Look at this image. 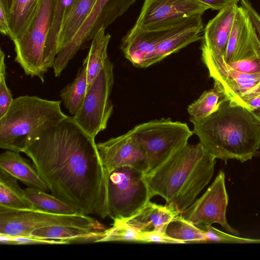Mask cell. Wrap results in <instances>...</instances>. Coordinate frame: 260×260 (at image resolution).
<instances>
[{
	"label": "cell",
	"mask_w": 260,
	"mask_h": 260,
	"mask_svg": "<svg viewBox=\"0 0 260 260\" xmlns=\"http://www.w3.org/2000/svg\"><path fill=\"white\" fill-rule=\"evenodd\" d=\"M94 138L68 116L22 152L28 156L52 194L80 214L108 215L109 174Z\"/></svg>",
	"instance_id": "1"
},
{
	"label": "cell",
	"mask_w": 260,
	"mask_h": 260,
	"mask_svg": "<svg viewBox=\"0 0 260 260\" xmlns=\"http://www.w3.org/2000/svg\"><path fill=\"white\" fill-rule=\"evenodd\" d=\"M216 159L200 142L187 143L144 174L151 198L161 196L181 214L211 180Z\"/></svg>",
	"instance_id": "2"
},
{
	"label": "cell",
	"mask_w": 260,
	"mask_h": 260,
	"mask_svg": "<svg viewBox=\"0 0 260 260\" xmlns=\"http://www.w3.org/2000/svg\"><path fill=\"white\" fill-rule=\"evenodd\" d=\"M193 133L216 158L245 162L260 147V117L253 111L229 101L203 118L191 117Z\"/></svg>",
	"instance_id": "3"
},
{
	"label": "cell",
	"mask_w": 260,
	"mask_h": 260,
	"mask_svg": "<svg viewBox=\"0 0 260 260\" xmlns=\"http://www.w3.org/2000/svg\"><path fill=\"white\" fill-rule=\"evenodd\" d=\"M61 102L34 95L14 99L0 117L1 148L22 152L45 132L68 116L61 109Z\"/></svg>",
	"instance_id": "4"
},
{
	"label": "cell",
	"mask_w": 260,
	"mask_h": 260,
	"mask_svg": "<svg viewBox=\"0 0 260 260\" xmlns=\"http://www.w3.org/2000/svg\"><path fill=\"white\" fill-rule=\"evenodd\" d=\"M54 0H41L38 12L27 30L12 41L16 54L15 61L25 74L37 77L42 83L49 67L46 46L52 21Z\"/></svg>",
	"instance_id": "5"
},
{
	"label": "cell",
	"mask_w": 260,
	"mask_h": 260,
	"mask_svg": "<svg viewBox=\"0 0 260 260\" xmlns=\"http://www.w3.org/2000/svg\"><path fill=\"white\" fill-rule=\"evenodd\" d=\"M131 131L146 152L148 162V172L156 168L172 154L186 145L193 133L186 123L173 121L170 118L141 123Z\"/></svg>",
	"instance_id": "6"
},
{
	"label": "cell",
	"mask_w": 260,
	"mask_h": 260,
	"mask_svg": "<svg viewBox=\"0 0 260 260\" xmlns=\"http://www.w3.org/2000/svg\"><path fill=\"white\" fill-rule=\"evenodd\" d=\"M54 226H71L104 231L105 226L82 214H59L34 209L16 210L0 207V234L30 237L35 230Z\"/></svg>",
	"instance_id": "7"
},
{
	"label": "cell",
	"mask_w": 260,
	"mask_h": 260,
	"mask_svg": "<svg viewBox=\"0 0 260 260\" xmlns=\"http://www.w3.org/2000/svg\"><path fill=\"white\" fill-rule=\"evenodd\" d=\"M151 199L143 172L124 167L109 173L107 204L108 215L113 220L130 217Z\"/></svg>",
	"instance_id": "8"
},
{
	"label": "cell",
	"mask_w": 260,
	"mask_h": 260,
	"mask_svg": "<svg viewBox=\"0 0 260 260\" xmlns=\"http://www.w3.org/2000/svg\"><path fill=\"white\" fill-rule=\"evenodd\" d=\"M201 50L202 60L214 80V87L223 93L231 103L245 108L247 101L260 94V74L235 70L223 55L203 43Z\"/></svg>",
	"instance_id": "9"
},
{
	"label": "cell",
	"mask_w": 260,
	"mask_h": 260,
	"mask_svg": "<svg viewBox=\"0 0 260 260\" xmlns=\"http://www.w3.org/2000/svg\"><path fill=\"white\" fill-rule=\"evenodd\" d=\"M113 83V66L108 59L87 89L81 106L73 116L82 129L93 138L107 128L113 112L110 95Z\"/></svg>",
	"instance_id": "10"
},
{
	"label": "cell",
	"mask_w": 260,
	"mask_h": 260,
	"mask_svg": "<svg viewBox=\"0 0 260 260\" xmlns=\"http://www.w3.org/2000/svg\"><path fill=\"white\" fill-rule=\"evenodd\" d=\"M210 7L197 0H144L132 27L156 30L175 25L192 17L202 15Z\"/></svg>",
	"instance_id": "11"
},
{
	"label": "cell",
	"mask_w": 260,
	"mask_h": 260,
	"mask_svg": "<svg viewBox=\"0 0 260 260\" xmlns=\"http://www.w3.org/2000/svg\"><path fill=\"white\" fill-rule=\"evenodd\" d=\"M228 204L225 174L220 171L205 192L181 215L185 219L199 228L216 223L228 233L239 236V232L229 224L226 218Z\"/></svg>",
	"instance_id": "12"
},
{
	"label": "cell",
	"mask_w": 260,
	"mask_h": 260,
	"mask_svg": "<svg viewBox=\"0 0 260 260\" xmlns=\"http://www.w3.org/2000/svg\"><path fill=\"white\" fill-rule=\"evenodd\" d=\"M96 144L102 163L108 174L124 167L135 168L144 174L148 172L146 152L131 130Z\"/></svg>",
	"instance_id": "13"
},
{
	"label": "cell",
	"mask_w": 260,
	"mask_h": 260,
	"mask_svg": "<svg viewBox=\"0 0 260 260\" xmlns=\"http://www.w3.org/2000/svg\"><path fill=\"white\" fill-rule=\"evenodd\" d=\"M224 59L230 63L260 57V46L254 28L244 9L238 6Z\"/></svg>",
	"instance_id": "14"
},
{
	"label": "cell",
	"mask_w": 260,
	"mask_h": 260,
	"mask_svg": "<svg viewBox=\"0 0 260 260\" xmlns=\"http://www.w3.org/2000/svg\"><path fill=\"white\" fill-rule=\"evenodd\" d=\"M180 214L173 205L163 206L149 201L136 213L123 220L139 233H165L169 222Z\"/></svg>",
	"instance_id": "15"
},
{
	"label": "cell",
	"mask_w": 260,
	"mask_h": 260,
	"mask_svg": "<svg viewBox=\"0 0 260 260\" xmlns=\"http://www.w3.org/2000/svg\"><path fill=\"white\" fill-rule=\"evenodd\" d=\"M238 6L233 5L219 11L204 29L202 43L223 56Z\"/></svg>",
	"instance_id": "16"
},
{
	"label": "cell",
	"mask_w": 260,
	"mask_h": 260,
	"mask_svg": "<svg viewBox=\"0 0 260 260\" xmlns=\"http://www.w3.org/2000/svg\"><path fill=\"white\" fill-rule=\"evenodd\" d=\"M0 169L28 187H37L46 192L49 190L34 165L22 157L19 152L7 150L1 153Z\"/></svg>",
	"instance_id": "17"
},
{
	"label": "cell",
	"mask_w": 260,
	"mask_h": 260,
	"mask_svg": "<svg viewBox=\"0 0 260 260\" xmlns=\"http://www.w3.org/2000/svg\"><path fill=\"white\" fill-rule=\"evenodd\" d=\"M6 6L13 33L12 40L28 28L39 8L41 0H2Z\"/></svg>",
	"instance_id": "18"
},
{
	"label": "cell",
	"mask_w": 260,
	"mask_h": 260,
	"mask_svg": "<svg viewBox=\"0 0 260 260\" xmlns=\"http://www.w3.org/2000/svg\"><path fill=\"white\" fill-rule=\"evenodd\" d=\"M104 231L71 226H54L34 230L30 237L60 240L68 244L99 242Z\"/></svg>",
	"instance_id": "19"
},
{
	"label": "cell",
	"mask_w": 260,
	"mask_h": 260,
	"mask_svg": "<svg viewBox=\"0 0 260 260\" xmlns=\"http://www.w3.org/2000/svg\"><path fill=\"white\" fill-rule=\"evenodd\" d=\"M96 1L76 0L67 9L60 31L58 52L75 35L89 14Z\"/></svg>",
	"instance_id": "20"
},
{
	"label": "cell",
	"mask_w": 260,
	"mask_h": 260,
	"mask_svg": "<svg viewBox=\"0 0 260 260\" xmlns=\"http://www.w3.org/2000/svg\"><path fill=\"white\" fill-rule=\"evenodd\" d=\"M105 30L100 29L94 36L83 60L87 64V89L109 59L107 49L111 36L106 34Z\"/></svg>",
	"instance_id": "21"
},
{
	"label": "cell",
	"mask_w": 260,
	"mask_h": 260,
	"mask_svg": "<svg viewBox=\"0 0 260 260\" xmlns=\"http://www.w3.org/2000/svg\"><path fill=\"white\" fill-rule=\"evenodd\" d=\"M18 180L0 169V207L16 210L32 209L25 197V189L20 187Z\"/></svg>",
	"instance_id": "22"
},
{
	"label": "cell",
	"mask_w": 260,
	"mask_h": 260,
	"mask_svg": "<svg viewBox=\"0 0 260 260\" xmlns=\"http://www.w3.org/2000/svg\"><path fill=\"white\" fill-rule=\"evenodd\" d=\"M87 89V64L83 61L74 80L60 92L61 101L74 116L81 106Z\"/></svg>",
	"instance_id": "23"
},
{
	"label": "cell",
	"mask_w": 260,
	"mask_h": 260,
	"mask_svg": "<svg viewBox=\"0 0 260 260\" xmlns=\"http://www.w3.org/2000/svg\"><path fill=\"white\" fill-rule=\"evenodd\" d=\"M25 197L32 206V209L59 214L79 213L75 208L55 196L38 188L28 187L25 189Z\"/></svg>",
	"instance_id": "24"
},
{
	"label": "cell",
	"mask_w": 260,
	"mask_h": 260,
	"mask_svg": "<svg viewBox=\"0 0 260 260\" xmlns=\"http://www.w3.org/2000/svg\"><path fill=\"white\" fill-rule=\"evenodd\" d=\"M71 0H54L51 24L46 46V59L52 68L58 52L59 36L66 12Z\"/></svg>",
	"instance_id": "25"
},
{
	"label": "cell",
	"mask_w": 260,
	"mask_h": 260,
	"mask_svg": "<svg viewBox=\"0 0 260 260\" xmlns=\"http://www.w3.org/2000/svg\"><path fill=\"white\" fill-rule=\"evenodd\" d=\"M165 233L180 244L207 243L203 230L185 219L181 214L169 222Z\"/></svg>",
	"instance_id": "26"
},
{
	"label": "cell",
	"mask_w": 260,
	"mask_h": 260,
	"mask_svg": "<svg viewBox=\"0 0 260 260\" xmlns=\"http://www.w3.org/2000/svg\"><path fill=\"white\" fill-rule=\"evenodd\" d=\"M229 102L225 94L216 87L204 91L187 108L191 117L203 118L212 114Z\"/></svg>",
	"instance_id": "27"
},
{
	"label": "cell",
	"mask_w": 260,
	"mask_h": 260,
	"mask_svg": "<svg viewBox=\"0 0 260 260\" xmlns=\"http://www.w3.org/2000/svg\"><path fill=\"white\" fill-rule=\"evenodd\" d=\"M113 241L141 242L140 233L123 220L115 219L112 226L104 231L103 238L99 242Z\"/></svg>",
	"instance_id": "28"
},
{
	"label": "cell",
	"mask_w": 260,
	"mask_h": 260,
	"mask_svg": "<svg viewBox=\"0 0 260 260\" xmlns=\"http://www.w3.org/2000/svg\"><path fill=\"white\" fill-rule=\"evenodd\" d=\"M206 237L207 243H260V239L242 238L222 232L211 225L200 228Z\"/></svg>",
	"instance_id": "29"
},
{
	"label": "cell",
	"mask_w": 260,
	"mask_h": 260,
	"mask_svg": "<svg viewBox=\"0 0 260 260\" xmlns=\"http://www.w3.org/2000/svg\"><path fill=\"white\" fill-rule=\"evenodd\" d=\"M5 54L0 49V117L7 111L14 99L6 81V66L5 62Z\"/></svg>",
	"instance_id": "30"
},
{
	"label": "cell",
	"mask_w": 260,
	"mask_h": 260,
	"mask_svg": "<svg viewBox=\"0 0 260 260\" xmlns=\"http://www.w3.org/2000/svg\"><path fill=\"white\" fill-rule=\"evenodd\" d=\"M1 244L33 245V244H69L68 242L56 239L36 237H14L0 234Z\"/></svg>",
	"instance_id": "31"
},
{
	"label": "cell",
	"mask_w": 260,
	"mask_h": 260,
	"mask_svg": "<svg viewBox=\"0 0 260 260\" xmlns=\"http://www.w3.org/2000/svg\"><path fill=\"white\" fill-rule=\"evenodd\" d=\"M228 64L232 68L240 72L250 74H260V57L243 59Z\"/></svg>",
	"instance_id": "32"
},
{
	"label": "cell",
	"mask_w": 260,
	"mask_h": 260,
	"mask_svg": "<svg viewBox=\"0 0 260 260\" xmlns=\"http://www.w3.org/2000/svg\"><path fill=\"white\" fill-rule=\"evenodd\" d=\"M240 3L254 28L260 46V15L254 9L249 0H240Z\"/></svg>",
	"instance_id": "33"
},
{
	"label": "cell",
	"mask_w": 260,
	"mask_h": 260,
	"mask_svg": "<svg viewBox=\"0 0 260 260\" xmlns=\"http://www.w3.org/2000/svg\"><path fill=\"white\" fill-rule=\"evenodd\" d=\"M140 233L141 242L180 244L179 241L169 237L165 233L151 232Z\"/></svg>",
	"instance_id": "34"
},
{
	"label": "cell",
	"mask_w": 260,
	"mask_h": 260,
	"mask_svg": "<svg viewBox=\"0 0 260 260\" xmlns=\"http://www.w3.org/2000/svg\"><path fill=\"white\" fill-rule=\"evenodd\" d=\"M0 31L11 40L13 38L7 9L4 2L2 0H0Z\"/></svg>",
	"instance_id": "35"
},
{
	"label": "cell",
	"mask_w": 260,
	"mask_h": 260,
	"mask_svg": "<svg viewBox=\"0 0 260 260\" xmlns=\"http://www.w3.org/2000/svg\"><path fill=\"white\" fill-rule=\"evenodd\" d=\"M210 7V9L218 11L231 6L237 5L239 0H197Z\"/></svg>",
	"instance_id": "36"
},
{
	"label": "cell",
	"mask_w": 260,
	"mask_h": 260,
	"mask_svg": "<svg viewBox=\"0 0 260 260\" xmlns=\"http://www.w3.org/2000/svg\"><path fill=\"white\" fill-rule=\"evenodd\" d=\"M245 108L253 112L260 109V94L255 96L247 101Z\"/></svg>",
	"instance_id": "37"
},
{
	"label": "cell",
	"mask_w": 260,
	"mask_h": 260,
	"mask_svg": "<svg viewBox=\"0 0 260 260\" xmlns=\"http://www.w3.org/2000/svg\"><path fill=\"white\" fill-rule=\"evenodd\" d=\"M76 0H71V2H70V5L69 6V7H68L67 9L70 7H71L74 3V2L76 1Z\"/></svg>",
	"instance_id": "38"
},
{
	"label": "cell",
	"mask_w": 260,
	"mask_h": 260,
	"mask_svg": "<svg viewBox=\"0 0 260 260\" xmlns=\"http://www.w3.org/2000/svg\"><path fill=\"white\" fill-rule=\"evenodd\" d=\"M254 112L260 117V109L255 111Z\"/></svg>",
	"instance_id": "39"
}]
</instances>
